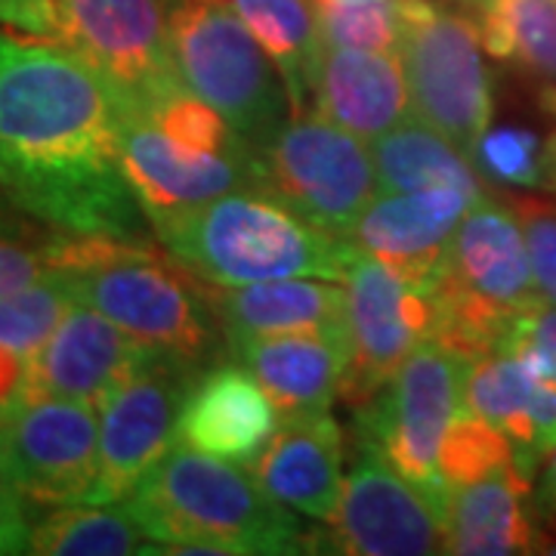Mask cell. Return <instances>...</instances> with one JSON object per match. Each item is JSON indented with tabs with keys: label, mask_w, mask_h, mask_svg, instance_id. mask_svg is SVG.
<instances>
[{
	"label": "cell",
	"mask_w": 556,
	"mask_h": 556,
	"mask_svg": "<svg viewBox=\"0 0 556 556\" xmlns=\"http://www.w3.org/2000/svg\"><path fill=\"white\" fill-rule=\"evenodd\" d=\"M0 192L68 236L159 244L121 159L118 93L53 40L0 28Z\"/></svg>",
	"instance_id": "6da1fadb"
},
{
	"label": "cell",
	"mask_w": 556,
	"mask_h": 556,
	"mask_svg": "<svg viewBox=\"0 0 556 556\" xmlns=\"http://www.w3.org/2000/svg\"><path fill=\"white\" fill-rule=\"evenodd\" d=\"M159 554L288 556L316 551L298 510L263 489L239 460L177 442L124 497Z\"/></svg>",
	"instance_id": "7a4b0ae2"
},
{
	"label": "cell",
	"mask_w": 556,
	"mask_h": 556,
	"mask_svg": "<svg viewBox=\"0 0 556 556\" xmlns=\"http://www.w3.org/2000/svg\"><path fill=\"white\" fill-rule=\"evenodd\" d=\"M60 276L78 303L100 309L159 356L204 371L229 353L207 281L164 248L62 232Z\"/></svg>",
	"instance_id": "3957f363"
},
{
	"label": "cell",
	"mask_w": 556,
	"mask_h": 556,
	"mask_svg": "<svg viewBox=\"0 0 556 556\" xmlns=\"http://www.w3.org/2000/svg\"><path fill=\"white\" fill-rule=\"evenodd\" d=\"M159 244L201 281L239 288L273 278L343 281L358 248L281 201L239 189L155 226Z\"/></svg>",
	"instance_id": "277c9868"
},
{
	"label": "cell",
	"mask_w": 556,
	"mask_h": 556,
	"mask_svg": "<svg viewBox=\"0 0 556 556\" xmlns=\"http://www.w3.org/2000/svg\"><path fill=\"white\" fill-rule=\"evenodd\" d=\"M118 137L124 170L152 232L226 192L260 189L257 152L186 87L152 102L118 97Z\"/></svg>",
	"instance_id": "5b68a950"
},
{
	"label": "cell",
	"mask_w": 556,
	"mask_h": 556,
	"mask_svg": "<svg viewBox=\"0 0 556 556\" xmlns=\"http://www.w3.org/2000/svg\"><path fill=\"white\" fill-rule=\"evenodd\" d=\"M439 343L473 358L504 343L529 306L541 303L517 211L489 195L467 211L430 285Z\"/></svg>",
	"instance_id": "8992f818"
},
{
	"label": "cell",
	"mask_w": 556,
	"mask_h": 556,
	"mask_svg": "<svg viewBox=\"0 0 556 556\" xmlns=\"http://www.w3.org/2000/svg\"><path fill=\"white\" fill-rule=\"evenodd\" d=\"M167 22L182 87L217 109L257 152L294 115L273 56L239 13L217 0H167Z\"/></svg>",
	"instance_id": "52a82bcc"
},
{
	"label": "cell",
	"mask_w": 556,
	"mask_h": 556,
	"mask_svg": "<svg viewBox=\"0 0 556 556\" xmlns=\"http://www.w3.org/2000/svg\"><path fill=\"white\" fill-rule=\"evenodd\" d=\"M479 22L437 0H405L399 56L412 90L415 118L452 139L477 164L492 130V80L482 62Z\"/></svg>",
	"instance_id": "ba28073f"
},
{
	"label": "cell",
	"mask_w": 556,
	"mask_h": 556,
	"mask_svg": "<svg viewBox=\"0 0 556 556\" xmlns=\"http://www.w3.org/2000/svg\"><path fill=\"white\" fill-rule=\"evenodd\" d=\"M257 159L266 195L343 239L380 195L378 167L365 139L318 112L291 115L260 146Z\"/></svg>",
	"instance_id": "9c48e42d"
},
{
	"label": "cell",
	"mask_w": 556,
	"mask_h": 556,
	"mask_svg": "<svg viewBox=\"0 0 556 556\" xmlns=\"http://www.w3.org/2000/svg\"><path fill=\"white\" fill-rule=\"evenodd\" d=\"M467 356L427 340L399 365L390 383L358 408V437L375 442L402 477L415 482L445 517L448 485L439 473V448L464 408Z\"/></svg>",
	"instance_id": "30bf717a"
},
{
	"label": "cell",
	"mask_w": 556,
	"mask_h": 556,
	"mask_svg": "<svg viewBox=\"0 0 556 556\" xmlns=\"http://www.w3.org/2000/svg\"><path fill=\"white\" fill-rule=\"evenodd\" d=\"M47 40L84 56L121 100L152 102L182 87L167 0H50Z\"/></svg>",
	"instance_id": "8fae6325"
},
{
	"label": "cell",
	"mask_w": 556,
	"mask_h": 556,
	"mask_svg": "<svg viewBox=\"0 0 556 556\" xmlns=\"http://www.w3.org/2000/svg\"><path fill=\"white\" fill-rule=\"evenodd\" d=\"M343 288L350 368L340 396L358 412L390 383L420 343L437 338V303L430 288L402 278L362 251L343 278Z\"/></svg>",
	"instance_id": "7c38bea8"
},
{
	"label": "cell",
	"mask_w": 556,
	"mask_h": 556,
	"mask_svg": "<svg viewBox=\"0 0 556 556\" xmlns=\"http://www.w3.org/2000/svg\"><path fill=\"white\" fill-rule=\"evenodd\" d=\"M0 470L35 507L87 504L100 473V408L35 396L0 424Z\"/></svg>",
	"instance_id": "4fadbf2b"
},
{
	"label": "cell",
	"mask_w": 556,
	"mask_h": 556,
	"mask_svg": "<svg viewBox=\"0 0 556 556\" xmlns=\"http://www.w3.org/2000/svg\"><path fill=\"white\" fill-rule=\"evenodd\" d=\"M199 368L155 356L100 405V473L87 504H118L179 437V417Z\"/></svg>",
	"instance_id": "5bb4252c"
},
{
	"label": "cell",
	"mask_w": 556,
	"mask_h": 556,
	"mask_svg": "<svg viewBox=\"0 0 556 556\" xmlns=\"http://www.w3.org/2000/svg\"><path fill=\"white\" fill-rule=\"evenodd\" d=\"M328 538L318 551L350 556H430L445 554L442 510L402 477L375 442L358 437L356 464L343 479Z\"/></svg>",
	"instance_id": "9a60e30c"
},
{
	"label": "cell",
	"mask_w": 556,
	"mask_h": 556,
	"mask_svg": "<svg viewBox=\"0 0 556 556\" xmlns=\"http://www.w3.org/2000/svg\"><path fill=\"white\" fill-rule=\"evenodd\" d=\"M482 199L485 189L464 186L387 192L365 207L350 241L362 254L387 263L402 278L430 288L445 263L460 219Z\"/></svg>",
	"instance_id": "2e32d148"
},
{
	"label": "cell",
	"mask_w": 556,
	"mask_h": 556,
	"mask_svg": "<svg viewBox=\"0 0 556 556\" xmlns=\"http://www.w3.org/2000/svg\"><path fill=\"white\" fill-rule=\"evenodd\" d=\"M152 356L112 318L75 300L35 356V396L75 399L100 408Z\"/></svg>",
	"instance_id": "e0dca14e"
},
{
	"label": "cell",
	"mask_w": 556,
	"mask_h": 556,
	"mask_svg": "<svg viewBox=\"0 0 556 556\" xmlns=\"http://www.w3.org/2000/svg\"><path fill=\"white\" fill-rule=\"evenodd\" d=\"M229 356L239 358L263 387L276 405L278 424H294L331 412L350 368V340L346 328L273 334L239 340L229 346Z\"/></svg>",
	"instance_id": "ac0fdd59"
},
{
	"label": "cell",
	"mask_w": 556,
	"mask_h": 556,
	"mask_svg": "<svg viewBox=\"0 0 556 556\" xmlns=\"http://www.w3.org/2000/svg\"><path fill=\"white\" fill-rule=\"evenodd\" d=\"M464 408L514 442L517 464L535 477L556 439V383L535 375L517 353L492 350L467 358Z\"/></svg>",
	"instance_id": "d6986e66"
},
{
	"label": "cell",
	"mask_w": 556,
	"mask_h": 556,
	"mask_svg": "<svg viewBox=\"0 0 556 556\" xmlns=\"http://www.w3.org/2000/svg\"><path fill=\"white\" fill-rule=\"evenodd\" d=\"M278 430V412L239 358H217L195 380L177 442L251 464Z\"/></svg>",
	"instance_id": "ffe728a7"
},
{
	"label": "cell",
	"mask_w": 556,
	"mask_h": 556,
	"mask_svg": "<svg viewBox=\"0 0 556 556\" xmlns=\"http://www.w3.org/2000/svg\"><path fill=\"white\" fill-rule=\"evenodd\" d=\"M313 112L365 142L390 134L415 115L402 56L325 47L313 84Z\"/></svg>",
	"instance_id": "44dd1931"
},
{
	"label": "cell",
	"mask_w": 556,
	"mask_h": 556,
	"mask_svg": "<svg viewBox=\"0 0 556 556\" xmlns=\"http://www.w3.org/2000/svg\"><path fill=\"white\" fill-rule=\"evenodd\" d=\"M248 467L285 507L328 522L343 492V430L331 412L278 424L273 439Z\"/></svg>",
	"instance_id": "7402d4cb"
},
{
	"label": "cell",
	"mask_w": 556,
	"mask_h": 556,
	"mask_svg": "<svg viewBox=\"0 0 556 556\" xmlns=\"http://www.w3.org/2000/svg\"><path fill=\"white\" fill-rule=\"evenodd\" d=\"M226 346L251 338L346 328V288L331 278H273L239 288L207 281Z\"/></svg>",
	"instance_id": "603a6c76"
},
{
	"label": "cell",
	"mask_w": 556,
	"mask_h": 556,
	"mask_svg": "<svg viewBox=\"0 0 556 556\" xmlns=\"http://www.w3.org/2000/svg\"><path fill=\"white\" fill-rule=\"evenodd\" d=\"M532 477L517 460L448 492L445 504V554L514 556L532 554L535 519L529 517Z\"/></svg>",
	"instance_id": "cb8c5ba5"
},
{
	"label": "cell",
	"mask_w": 556,
	"mask_h": 556,
	"mask_svg": "<svg viewBox=\"0 0 556 556\" xmlns=\"http://www.w3.org/2000/svg\"><path fill=\"white\" fill-rule=\"evenodd\" d=\"M477 13L482 47L517 65L556 115V0H485Z\"/></svg>",
	"instance_id": "d4e9b609"
},
{
	"label": "cell",
	"mask_w": 556,
	"mask_h": 556,
	"mask_svg": "<svg viewBox=\"0 0 556 556\" xmlns=\"http://www.w3.org/2000/svg\"><path fill=\"white\" fill-rule=\"evenodd\" d=\"M239 13V20L254 31L263 50L278 65L294 115L313 100L321 35H318L316 0H217Z\"/></svg>",
	"instance_id": "484cf974"
},
{
	"label": "cell",
	"mask_w": 556,
	"mask_h": 556,
	"mask_svg": "<svg viewBox=\"0 0 556 556\" xmlns=\"http://www.w3.org/2000/svg\"><path fill=\"white\" fill-rule=\"evenodd\" d=\"M378 167L380 195L387 192H417L430 186H464L482 189L477 164L420 118L402 121L390 134L371 142Z\"/></svg>",
	"instance_id": "4316f807"
},
{
	"label": "cell",
	"mask_w": 556,
	"mask_h": 556,
	"mask_svg": "<svg viewBox=\"0 0 556 556\" xmlns=\"http://www.w3.org/2000/svg\"><path fill=\"white\" fill-rule=\"evenodd\" d=\"M28 554L38 556H124L159 554L130 507L118 504H62L31 522Z\"/></svg>",
	"instance_id": "83f0119b"
},
{
	"label": "cell",
	"mask_w": 556,
	"mask_h": 556,
	"mask_svg": "<svg viewBox=\"0 0 556 556\" xmlns=\"http://www.w3.org/2000/svg\"><path fill=\"white\" fill-rule=\"evenodd\" d=\"M75 303L68 281L53 273L28 288L0 294V346L38 356Z\"/></svg>",
	"instance_id": "f1b7e54d"
},
{
	"label": "cell",
	"mask_w": 556,
	"mask_h": 556,
	"mask_svg": "<svg viewBox=\"0 0 556 556\" xmlns=\"http://www.w3.org/2000/svg\"><path fill=\"white\" fill-rule=\"evenodd\" d=\"M405 31V0H362L318 7L321 47L396 53Z\"/></svg>",
	"instance_id": "f546056e"
},
{
	"label": "cell",
	"mask_w": 556,
	"mask_h": 556,
	"mask_svg": "<svg viewBox=\"0 0 556 556\" xmlns=\"http://www.w3.org/2000/svg\"><path fill=\"white\" fill-rule=\"evenodd\" d=\"M514 460H517V452H514L510 439L504 437L497 427H492L489 420L460 408L445 439H442L439 473L452 492L455 485L485 477V473H492L497 467H507Z\"/></svg>",
	"instance_id": "4dcf8cb0"
},
{
	"label": "cell",
	"mask_w": 556,
	"mask_h": 556,
	"mask_svg": "<svg viewBox=\"0 0 556 556\" xmlns=\"http://www.w3.org/2000/svg\"><path fill=\"white\" fill-rule=\"evenodd\" d=\"M60 229L38 226L28 232L0 229V294L28 288L60 273Z\"/></svg>",
	"instance_id": "1f68e13d"
},
{
	"label": "cell",
	"mask_w": 556,
	"mask_h": 556,
	"mask_svg": "<svg viewBox=\"0 0 556 556\" xmlns=\"http://www.w3.org/2000/svg\"><path fill=\"white\" fill-rule=\"evenodd\" d=\"M477 164L504 182L541 189L544 177V139L526 127L489 130L477 152Z\"/></svg>",
	"instance_id": "d6a6232c"
},
{
	"label": "cell",
	"mask_w": 556,
	"mask_h": 556,
	"mask_svg": "<svg viewBox=\"0 0 556 556\" xmlns=\"http://www.w3.org/2000/svg\"><path fill=\"white\" fill-rule=\"evenodd\" d=\"M510 207L517 211L526 232L538 294L556 306V204L541 199H517Z\"/></svg>",
	"instance_id": "836d02e7"
},
{
	"label": "cell",
	"mask_w": 556,
	"mask_h": 556,
	"mask_svg": "<svg viewBox=\"0 0 556 556\" xmlns=\"http://www.w3.org/2000/svg\"><path fill=\"white\" fill-rule=\"evenodd\" d=\"M504 350L517 353L535 375L556 383V306L541 300L514 321Z\"/></svg>",
	"instance_id": "e575fe53"
},
{
	"label": "cell",
	"mask_w": 556,
	"mask_h": 556,
	"mask_svg": "<svg viewBox=\"0 0 556 556\" xmlns=\"http://www.w3.org/2000/svg\"><path fill=\"white\" fill-rule=\"evenodd\" d=\"M35 399V356L0 346V424Z\"/></svg>",
	"instance_id": "d590c367"
},
{
	"label": "cell",
	"mask_w": 556,
	"mask_h": 556,
	"mask_svg": "<svg viewBox=\"0 0 556 556\" xmlns=\"http://www.w3.org/2000/svg\"><path fill=\"white\" fill-rule=\"evenodd\" d=\"M28 535H31V517L25 510V497L0 470V556L28 554Z\"/></svg>",
	"instance_id": "8d00e7d4"
},
{
	"label": "cell",
	"mask_w": 556,
	"mask_h": 556,
	"mask_svg": "<svg viewBox=\"0 0 556 556\" xmlns=\"http://www.w3.org/2000/svg\"><path fill=\"white\" fill-rule=\"evenodd\" d=\"M43 223L38 219H31L28 214H22L20 207L13 204V201L7 199L3 192H0V229H16V232H28V229H38Z\"/></svg>",
	"instance_id": "74e56055"
},
{
	"label": "cell",
	"mask_w": 556,
	"mask_h": 556,
	"mask_svg": "<svg viewBox=\"0 0 556 556\" xmlns=\"http://www.w3.org/2000/svg\"><path fill=\"white\" fill-rule=\"evenodd\" d=\"M541 504L556 517V439L544 455V477H541Z\"/></svg>",
	"instance_id": "f35d334b"
},
{
	"label": "cell",
	"mask_w": 556,
	"mask_h": 556,
	"mask_svg": "<svg viewBox=\"0 0 556 556\" xmlns=\"http://www.w3.org/2000/svg\"><path fill=\"white\" fill-rule=\"evenodd\" d=\"M445 3H457V7H464V10H479L485 0H445Z\"/></svg>",
	"instance_id": "ab89813d"
},
{
	"label": "cell",
	"mask_w": 556,
	"mask_h": 556,
	"mask_svg": "<svg viewBox=\"0 0 556 556\" xmlns=\"http://www.w3.org/2000/svg\"><path fill=\"white\" fill-rule=\"evenodd\" d=\"M328 3H362V0H316V7H328Z\"/></svg>",
	"instance_id": "60d3db41"
}]
</instances>
